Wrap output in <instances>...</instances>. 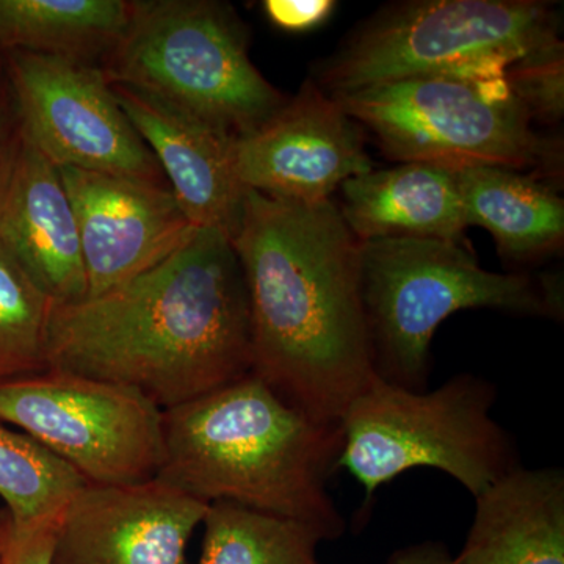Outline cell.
<instances>
[{
  "label": "cell",
  "mask_w": 564,
  "mask_h": 564,
  "mask_svg": "<svg viewBox=\"0 0 564 564\" xmlns=\"http://www.w3.org/2000/svg\"><path fill=\"white\" fill-rule=\"evenodd\" d=\"M251 361L242 267L212 229L111 291L52 306L47 369L126 386L162 411L239 380Z\"/></svg>",
  "instance_id": "obj_1"
},
{
  "label": "cell",
  "mask_w": 564,
  "mask_h": 564,
  "mask_svg": "<svg viewBox=\"0 0 564 564\" xmlns=\"http://www.w3.org/2000/svg\"><path fill=\"white\" fill-rule=\"evenodd\" d=\"M231 243L250 306L251 373L314 421L339 425L375 377L358 240L333 199L247 191Z\"/></svg>",
  "instance_id": "obj_2"
},
{
  "label": "cell",
  "mask_w": 564,
  "mask_h": 564,
  "mask_svg": "<svg viewBox=\"0 0 564 564\" xmlns=\"http://www.w3.org/2000/svg\"><path fill=\"white\" fill-rule=\"evenodd\" d=\"M340 425L311 419L254 373L163 411L158 480L210 505L231 502L345 532L326 484L339 469Z\"/></svg>",
  "instance_id": "obj_3"
},
{
  "label": "cell",
  "mask_w": 564,
  "mask_h": 564,
  "mask_svg": "<svg viewBox=\"0 0 564 564\" xmlns=\"http://www.w3.org/2000/svg\"><path fill=\"white\" fill-rule=\"evenodd\" d=\"M359 270L373 373L408 391L429 389L434 333L459 311L563 315L558 281L488 272L455 242H359Z\"/></svg>",
  "instance_id": "obj_4"
},
{
  "label": "cell",
  "mask_w": 564,
  "mask_h": 564,
  "mask_svg": "<svg viewBox=\"0 0 564 564\" xmlns=\"http://www.w3.org/2000/svg\"><path fill=\"white\" fill-rule=\"evenodd\" d=\"M122 85L242 139L288 98L252 65L248 32L229 3L131 0L120 40L98 63Z\"/></svg>",
  "instance_id": "obj_5"
},
{
  "label": "cell",
  "mask_w": 564,
  "mask_h": 564,
  "mask_svg": "<svg viewBox=\"0 0 564 564\" xmlns=\"http://www.w3.org/2000/svg\"><path fill=\"white\" fill-rule=\"evenodd\" d=\"M560 41V20L547 2L392 3L318 63L315 84L340 95L415 77L502 82L516 62Z\"/></svg>",
  "instance_id": "obj_6"
},
{
  "label": "cell",
  "mask_w": 564,
  "mask_h": 564,
  "mask_svg": "<svg viewBox=\"0 0 564 564\" xmlns=\"http://www.w3.org/2000/svg\"><path fill=\"white\" fill-rule=\"evenodd\" d=\"M496 400V384L473 373L422 392L375 375L340 419L337 466L364 486L367 502L415 467L451 475L478 497L521 466L513 437L492 419Z\"/></svg>",
  "instance_id": "obj_7"
},
{
  "label": "cell",
  "mask_w": 564,
  "mask_h": 564,
  "mask_svg": "<svg viewBox=\"0 0 564 564\" xmlns=\"http://www.w3.org/2000/svg\"><path fill=\"white\" fill-rule=\"evenodd\" d=\"M402 163H473L558 176L562 143L533 128L507 80L415 77L332 95Z\"/></svg>",
  "instance_id": "obj_8"
},
{
  "label": "cell",
  "mask_w": 564,
  "mask_h": 564,
  "mask_svg": "<svg viewBox=\"0 0 564 564\" xmlns=\"http://www.w3.org/2000/svg\"><path fill=\"white\" fill-rule=\"evenodd\" d=\"M0 421L68 464L87 485L158 477L163 411L143 393L62 370L0 384Z\"/></svg>",
  "instance_id": "obj_9"
},
{
  "label": "cell",
  "mask_w": 564,
  "mask_h": 564,
  "mask_svg": "<svg viewBox=\"0 0 564 564\" xmlns=\"http://www.w3.org/2000/svg\"><path fill=\"white\" fill-rule=\"evenodd\" d=\"M3 69L18 129L57 169L169 185L98 65L9 52Z\"/></svg>",
  "instance_id": "obj_10"
},
{
  "label": "cell",
  "mask_w": 564,
  "mask_h": 564,
  "mask_svg": "<svg viewBox=\"0 0 564 564\" xmlns=\"http://www.w3.org/2000/svg\"><path fill=\"white\" fill-rule=\"evenodd\" d=\"M232 163L247 191L306 204L329 202L345 181L373 169L361 126L314 79L261 128L234 140Z\"/></svg>",
  "instance_id": "obj_11"
},
{
  "label": "cell",
  "mask_w": 564,
  "mask_h": 564,
  "mask_svg": "<svg viewBox=\"0 0 564 564\" xmlns=\"http://www.w3.org/2000/svg\"><path fill=\"white\" fill-rule=\"evenodd\" d=\"M58 172L79 231L87 296L148 272L198 231L169 185L79 169Z\"/></svg>",
  "instance_id": "obj_12"
},
{
  "label": "cell",
  "mask_w": 564,
  "mask_h": 564,
  "mask_svg": "<svg viewBox=\"0 0 564 564\" xmlns=\"http://www.w3.org/2000/svg\"><path fill=\"white\" fill-rule=\"evenodd\" d=\"M207 507L158 478L84 485L58 516L51 564H185Z\"/></svg>",
  "instance_id": "obj_13"
},
{
  "label": "cell",
  "mask_w": 564,
  "mask_h": 564,
  "mask_svg": "<svg viewBox=\"0 0 564 564\" xmlns=\"http://www.w3.org/2000/svg\"><path fill=\"white\" fill-rule=\"evenodd\" d=\"M0 245L55 303L87 299L79 231L61 172L17 122L0 158Z\"/></svg>",
  "instance_id": "obj_14"
},
{
  "label": "cell",
  "mask_w": 564,
  "mask_h": 564,
  "mask_svg": "<svg viewBox=\"0 0 564 564\" xmlns=\"http://www.w3.org/2000/svg\"><path fill=\"white\" fill-rule=\"evenodd\" d=\"M111 88L133 129L154 154L188 221L231 240L247 195L234 172V139L131 88Z\"/></svg>",
  "instance_id": "obj_15"
},
{
  "label": "cell",
  "mask_w": 564,
  "mask_h": 564,
  "mask_svg": "<svg viewBox=\"0 0 564 564\" xmlns=\"http://www.w3.org/2000/svg\"><path fill=\"white\" fill-rule=\"evenodd\" d=\"M337 206L358 242L434 239L459 243L467 228L454 169L406 162L345 181Z\"/></svg>",
  "instance_id": "obj_16"
},
{
  "label": "cell",
  "mask_w": 564,
  "mask_h": 564,
  "mask_svg": "<svg viewBox=\"0 0 564 564\" xmlns=\"http://www.w3.org/2000/svg\"><path fill=\"white\" fill-rule=\"evenodd\" d=\"M458 564H564V473L516 467L475 497Z\"/></svg>",
  "instance_id": "obj_17"
},
{
  "label": "cell",
  "mask_w": 564,
  "mask_h": 564,
  "mask_svg": "<svg viewBox=\"0 0 564 564\" xmlns=\"http://www.w3.org/2000/svg\"><path fill=\"white\" fill-rule=\"evenodd\" d=\"M467 226H484L508 261L530 262L562 248L564 203L554 188L521 170L473 165L455 169Z\"/></svg>",
  "instance_id": "obj_18"
},
{
  "label": "cell",
  "mask_w": 564,
  "mask_h": 564,
  "mask_svg": "<svg viewBox=\"0 0 564 564\" xmlns=\"http://www.w3.org/2000/svg\"><path fill=\"white\" fill-rule=\"evenodd\" d=\"M131 0H0V52L98 65L120 40Z\"/></svg>",
  "instance_id": "obj_19"
},
{
  "label": "cell",
  "mask_w": 564,
  "mask_h": 564,
  "mask_svg": "<svg viewBox=\"0 0 564 564\" xmlns=\"http://www.w3.org/2000/svg\"><path fill=\"white\" fill-rule=\"evenodd\" d=\"M203 525L198 564H321V534L292 519L214 502Z\"/></svg>",
  "instance_id": "obj_20"
},
{
  "label": "cell",
  "mask_w": 564,
  "mask_h": 564,
  "mask_svg": "<svg viewBox=\"0 0 564 564\" xmlns=\"http://www.w3.org/2000/svg\"><path fill=\"white\" fill-rule=\"evenodd\" d=\"M87 485L68 464L31 436L0 421V499L17 522L61 513L82 486Z\"/></svg>",
  "instance_id": "obj_21"
},
{
  "label": "cell",
  "mask_w": 564,
  "mask_h": 564,
  "mask_svg": "<svg viewBox=\"0 0 564 564\" xmlns=\"http://www.w3.org/2000/svg\"><path fill=\"white\" fill-rule=\"evenodd\" d=\"M54 300L0 245V384L47 370Z\"/></svg>",
  "instance_id": "obj_22"
},
{
  "label": "cell",
  "mask_w": 564,
  "mask_h": 564,
  "mask_svg": "<svg viewBox=\"0 0 564 564\" xmlns=\"http://www.w3.org/2000/svg\"><path fill=\"white\" fill-rule=\"evenodd\" d=\"M563 41L527 55L505 74L508 88L530 120L562 121L564 111Z\"/></svg>",
  "instance_id": "obj_23"
},
{
  "label": "cell",
  "mask_w": 564,
  "mask_h": 564,
  "mask_svg": "<svg viewBox=\"0 0 564 564\" xmlns=\"http://www.w3.org/2000/svg\"><path fill=\"white\" fill-rule=\"evenodd\" d=\"M61 513L17 522L0 511V564H51Z\"/></svg>",
  "instance_id": "obj_24"
},
{
  "label": "cell",
  "mask_w": 564,
  "mask_h": 564,
  "mask_svg": "<svg viewBox=\"0 0 564 564\" xmlns=\"http://www.w3.org/2000/svg\"><path fill=\"white\" fill-rule=\"evenodd\" d=\"M262 9L278 29L299 33L313 31L328 20L336 9V2L333 0H265Z\"/></svg>",
  "instance_id": "obj_25"
},
{
  "label": "cell",
  "mask_w": 564,
  "mask_h": 564,
  "mask_svg": "<svg viewBox=\"0 0 564 564\" xmlns=\"http://www.w3.org/2000/svg\"><path fill=\"white\" fill-rule=\"evenodd\" d=\"M388 564H458L447 545L426 541V543L408 545L393 552Z\"/></svg>",
  "instance_id": "obj_26"
},
{
  "label": "cell",
  "mask_w": 564,
  "mask_h": 564,
  "mask_svg": "<svg viewBox=\"0 0 564 564\" xmlns=\"http://www.w3.org/2000/svg\"><path fill=\"white\" fill-rule=\"evenodd\" d=\"M13 110H11L9 88H7V82H0V158L2 152L6 150L7 141L11 131H13L14 121L11 118Z\"/></svg>",
  "instance_id": "obj_27"
}]
</instances>
